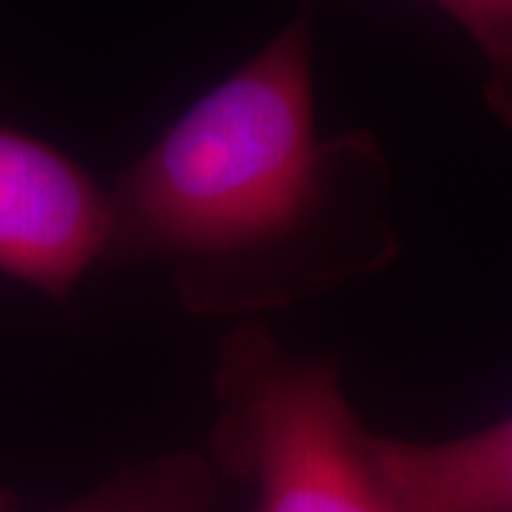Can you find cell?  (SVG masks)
Here are the masks:
<instances>
[{
  "mask_svg": "<svg viewBox=\"0 0 512 512\" xmlns=\"http://www.w3.org/2000/svg\"><path fill=\"white\" fill-rule=\"evenodd\" d=\"M103 265H157L194 316L262 319L399 254L370 131L316 137L311 15L185 111L109 188Z\"/></svg>",
  "mask_w": 512,
  "mask_h": 512,
  "instance_id": "1",
  "label": "cell"
},
{
  "mask_svg": "<svg viewBox=\"0 0 512 512\" xmlns=\"http://www.w3.org/2000/svg\"><path fill=\"white\" fill-rule=\"evenodd\" d=\"M109 191L35 137L0 126V274L55 302L103 265Z\"/></svg>",
  "mask_w": 512,
  "mask_h": 512,
  "instance_id": "3",
  "label": "cell"
},
{
  "mask_svg": "<svg viewBox=\"0 0 512 512\" xmlns=\"http://www.w3.org/2000/svg\"><path fill=\"white\" fill-rule=\"evenodd\" d=\"M487 63V106L512 126V0H436Z\"/></svg>",
  "mask_w": 512,
  "mask_h": 512,
  "instance_id": "6",
  "label": "cell"
},
{
  "mask_svg": "<svg viewBox=\"0 0 512 512\" xmlns=\"http://www.w3.org/2000/svg\"><path fill=\"white\" fill-rule=\"evenodd\" d=\"M217 501V470L200 453H174L140 461L97 490L55 512H211ZM0 512L15 504L0 495Z\"/></svg>",
  "mask_w": 512,
  "mask_h": 512,
  "instance_id": "5",
  "label": "cell"
},
{
  "mask_svg": "<svg viewBox=\"0 0 512 512\" xmlns=\"http://www.w3.org/2000/svg\"><path fill=\"white\" fill-rule=\"evenodd\" d=\"M379 453L402 512H512V416L433 444L379 436Z\"/></svg>",
  "mask_w": 512,
  "mask_h": 512,
  "instance_id": "4",
  "label": "cell"
},
{
  "mask_svg": "<svg viewBox=\"0 0 512 512\" xmlns=\"http://www.w3.org/2000/svg\"><path fill=\"white\" fill-rule=\"evenodd\" d=\"M214 396L208 461L254 490V512H402L336 359L291 353L248 319L220 345Z\"/></svg>",
  "mask_w": 512,
  "mask_h": 512,
  "instance_id": "2",
  "label": "cell"
}]
</instances>
